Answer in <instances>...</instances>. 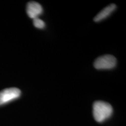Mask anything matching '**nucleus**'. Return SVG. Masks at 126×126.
Masks as SVG:
<instances>
[{"mask_svg": "<svg viewBox=\"0 0 126 126\" xmlns=\"http://www.w3.org/2000/svg\"><path fill=\"white\" fill-rule=\"evenodd\" d=\"M112 113V107L107 102L96 101L93 105V115L97 122H104L110 117Z\"/></svg>", "mask_w": 126, "mask_h": 126, "instance_id": "obj_1", "label": "nucleus"}, {"mask_svg": "<svg viewBox=\"0 0 126 126\" xmlns=\"http://www.w3.org/2000/svg\"><path fill=\"white\" fill-rule=\"evenodd\" d=\"M116 9V5L114 4H111L109 5L105 8L100 11L96 15L94 16V21L96 22H98L102 21V20L106 19L107 17H108L110 14L115 11Z\"/></svg>", "mask_w": 126, "mask_h": 126, "instance_id": "obj_5", "label": "nucleus"}, {"mask_svg": "<svg viewBox=\"0 0 126 126\" xmlns=\"http://www.w3.org/2000/svg\"><path fill=\"white\" fill-rule=\"evenodd\" d=\"M117 60L111 55H104L97 58L94 63L97 70H110L116 67Z\"/></svg>", "mask_w": 126, "mask_h": 126, "instance_id": "obj_2", "label": "nucleus"}, {"mask_svg": "<svg viewBox=\"0 0 126 126\" xmlns=\"http://www.w3.org/2000/svg\"><path fill=\"white\" fill-rule=\"evenodd\" d=\"M43 12V8L36 1H30L26 5V13L28 16L33 19L39 18Z\"/></svg>", "mask_w": 126, "mask_h": 126, "instance_id": "obj_4", "label": "nucleus"}, {"mask_svg": "<svg viewBox=\"0 0 126 126\" xmlns=\"http://www.w3.org/2000/svg\"><path fill=\"white\" fill-rule=\"evenodd\" d=\"M33 25L34 27L38 29H43L45 27V23L43 20L40 19L39 18H35L33 19Z\"/></svg>", "mask_w": 126, "mask_h": 126, "instance_id": "obj_6", "label": "nucleus"}, {"mask_svg": "<svg viewBox=\"0 0 126 126\" xmlns=\"http://www.w3.org/2000/svg\"><path fill=\"white\" fill-rule=\"evenodd\" d=\"M21 91L16 88H9L0 92V106L11 102L19 98Z\"/></svg>", "mask_w": 126, "mask_h": 126, "instance_id": "obj_3", "label": "nucleus"}]
</instances>
